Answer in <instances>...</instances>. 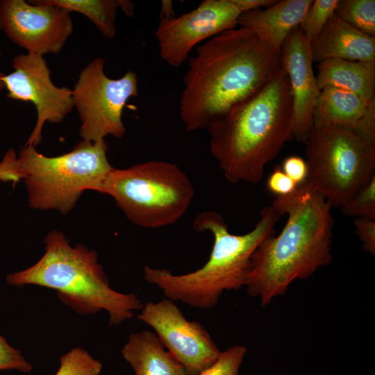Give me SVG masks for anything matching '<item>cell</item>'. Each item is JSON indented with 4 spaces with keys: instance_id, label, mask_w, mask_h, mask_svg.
Returning a JSON list of instances; mask_svg holds the SVG:
<instances>
[{
    "instance_id": "cell-1",
    "label": "cell",
    "mask_w": 375,
    "mask_h": 375,
    "mask_svg": "<svg viewBox=\"0 0 375 375\" xmlns=\"http://www.w3.org/2000/svg\"><path fill=\"white\" fill-rule=\"evenodd\" d=\"M188 63L179 101L188 131L206 130L261 90L281 67V51L241 26L198 46Z\"/></svg>"
},
{
    "instance_id": "cell-2",
    "label": "cell",
    "mask_w": 375,
    "mask_h": 375,
    "mask_svg": "<svg viewBox=\"0 0 375 375\" xmlns=\"http://www.w3.org/2000/svg\"><path fill=\"white\" fill-rule=\"evenodd\" d=\"M271 206L280 216L287 215V222L278 236L267 237L253 253L245 285L262 306L333 259L332 206L306 181L292 193L276 197Z\"/></svg>"
},
{
    "instance_id": "cell-3",
    "label": "cell",
    "mask_w": 375,
    "mask_h": 375,
    "mask_svg": "<svg viewBox=\"0 0 375 375\" xmlns=\"http://www.w3.org/2000/svg\"><path fill=\"white\" fill-rule=\"evenodd\" d=\"M292 100L281 65L261 90L233 106L211 124L210 150L231 183H257L265 166L292 138Z\"/></svg>"
},
{
    "instance_id": "cell-4",
    "label": "cell",
    "mask_w": 375,
    "mask_h": 375,
    "mask_svg": "<svg viewBox=\"0 0 375 375\" xmlns=\"http://www.w3.org/2000/svg\"><path fill=\"white\" fill-rule=\"evenodd\" d=\"M280 217L271 205L267 206L251 231L235 235L230 233L219 213L203 212L196 217L193 228L197 232H209L213 236L207 262L194 272L176 275L167 269L146 265L144 280L174 301L201 309L211 308L225 290H238L246 285L251 256L263 240L274 234Z\"/></svg>"
},
{
    "instance_id": "cell-5",
    "label": "cell",
    "mask_w": 375,
    "mask_h": 375,
    "mask_svg": "<svg viewBox=\"0 0 375 375\" xmlns=\"http://www.w3.org/2000/svg\"><path fill=\"white\" fill-rule=\"evenodd\" d=\"M44 242L42 258L26 269L8 274V285H36L57 290L58 298L80 314L106 310L110 326L121 324L142 309L144 304L137 294L110 288L94 250L81 244L72 247L65 235L55 230Z\"/></svg>"
},
{
    "instance_id": "cell-6",
    "label": "cell",
    "mask_w": 375,
    "mask_h": 375,
    "mask_svg": "<svg viewBox=\"0 0 375 375\" xmlns=\"http://www.w3.org/2000/svg\"><path fill=\"white\" fill-rule=\"evenodd\" d=\"M105 139L82 140L66 153L49 157L24 145L17 156L33 209H54L69 213L85 190L101 193L113 169L107 158Z\"/></svg>"
},
{
    "instance_id": "cell-7",
    "label": "cell",
    "mask_w": 375,
    "mask_h": 375,
    "mask_svg": "<svg viewBox=\"0 0 375 375\" xmlns=\"http://www.w3.org/2000/svg\"><path fill=\"white\" fill-rule=\"evenodd\" d=\"M101 193L110 195L127 218L146 228L172 225L188 210L194 188L176 164L149 160L126 169H115Z\"/></svg>"
},
{
    "instance_id": "cell-8",
    "label": "cell",
    "mask_w": 375,
    "mask_h": 375,
    "mask_svg": "<svg viewBox=\"0 0 375 375\" xmlns=\"http://www.w3.org/2000/svg\"><path fill=\"white\" fill-rule=\"evenodd\" d=\"M374 144L349 128L314 120L304 143L306 182L332 207L342 208L375 176Z\"/></svg>"
},
{
    "instance_id": "cell-9",
    "label": "cell",
    "mask_w": 375,
    "mask_h": 375,
    "mask_svg": "<svg viewBox=\"0 0 375 375\" xmlns=\"http://www.w3.org/2000/svg\"><path fill=\"white\" fill-rule=\"evenodd\" d=\"M104 60L97 58L88 64L72 90L81 123L80 136L92 142L108 135L124 137L123 109L130 98L138 97L137 74L129 70L119 78H110L104 72Z\"/></svg>"
},
{
    "instance_id": "cell-10",
    "label": "cell",
    "mask_w": 375,
    "mask_h": 375,
    "mask_svg": "<svg viewBox=\"0 0 375 375\" xmlns=\"http://www.w3.org/2000/svg\"><path fill=\"white\" fill-rule=\"evenodd\" d=\"M1 30L27 53L58 54L73 31L70 12L47 0H2Z\"/></svg>"
},
{
    "instance_id": "cell-11",
    "label": "cell",
    "mask_w": 375,
    "mask_h": 375,
    "mask_svg": "<svg viewBox=\"0 0 375 375\" xmlns=\"http://www.w3.org/2000/svg\"><path fill=\"white\" fill-rule=\"evenodd\" d=\"M138 318L154 330L188 375H198L222 352L208 331L200 323L188 320L171 299L145 303Z\"/></svg>"
},
{
    "instance_id": "cell-12",
    "label": "cell",
    "mask_w": 375,
    "mask_h": 375,
    "mask_svg": "<svg viewBox=\"0 0 375 375\" xmlns=\"http://www.w3.org/2000/svg\"><path fill=\"white\" fill-rule=\"evenodd\" d=\"M14 71L2 77L7 97L30 101L35 107L37 121L25 145L35 147L42 140L46 122L58 124L74 108L72 90L55 85L50 70L43 56L27 53L12 60Z\"/></svg>"
},
{
    "instance_id": "cell-13",
    "label": "cell",
    "mask_w": 375,
    "mask_h": 375,
    "mask_svg": "<svg viewBox=\"0 0 375 375\" xmlns=\"http://www.w3.org/2000/svg\"><path fill=\"white\" fill-rule=\"evenodd\" d=\"M240 14L232 0H203L187 13L160 19L155 33L160 58L180 67L199 42L236 28Z\"/></svg>"
},
{
    "instance_id": "cell-14",
    "label": "cell",
    "mask_w": 375,
    "mask_h": 375,
    "mask_svg": "<svg viewBox=\"0 0 375 375\" xmlns=\"http://www.w3.org/2000/svg\"><path fill=\"white\" fill-rule=\"evenodd\" d=\"M281 60L288 76L292 95V138L304 144L313 124L314 109L320 90L312 69L310 42L299 26L283 42Z\"/></svg>"
},
{
    "instance_id": "cell-15",
    "label": "cell",
    "mask_w": 375,
    "mask_h": 375,
    "mask_svg": "<svg viewBox=\"0 0 375 375\" xmlns=\"http://www.w3.org/2000/svg\"><path fill=\"white\" fill-rule=\"evenodd\" d=\"M349 128L375 143V100L334 88L320 90L313 121Z\"/></svg>"
},
{
    "instance_id": "cell-16",
    "label": "cell",
    "mask_w": 375,
    "mask_h": 375,
    "mask_svg": "<svg viewBox=\"0 0 375 375\" xmlns=\"http://www.w3.org/2000/svg\"><path fill=\"white\" fill-rule=\"evenodd\" d=\"M310 49L313 62L332 58L375 62V37L357 30L335 13L310 44Z\"/></svg>"
},
{
    "instance_id": "cell-17",
    "label": "cell",
    "mask_w": 375,
    "mask_h": 375,
    "mask_svg": "<svg viewBox=\"0 0 375 375\" xmlns=\"http://www.w3.org/2000/svg\"><path fill=\"white\" fill-rule=\"evenodd\" d=\"M312 0H282L265 9L240 14L238 25L247 28L281 51L290 32L299 26Z\"/></svg>"
},
{
    "instance_id": "cell-18",
    "label": "cell",
    "mask_w": 375,
    "mask_h": 375,
    "mask_svg": "<svg viewBox=\"0 0 375 375\" xmlns=\"http://www.w3.org/2000/svg\"><path fill=\"white\" fill-rule=\"evenodd\" d=\"M121 352L135 375H188L183 366L152 331L132 333Z\"/></svg>"
},
{
    "instance_id": "cell-19",
    "label": "cell",
    "mask_w": 375,
    "mask_h": 375,
    "mask_svg": "<svg viewBox=\"0 0 375 375\" xmlns=\"http://www.w3.org/2000/svg\"><path fill=\"white\" fill-rule=\"evenodd\" d=\"M318 88H334L353 93L367 101L375 100V62L332 58L319 62Z\"/></svg>"
},
{
    "instance_id": "cell-20",
    "label": "cell",
    "mask_w": 375,
    "mask_h": 375,
    "mask_svg": "<svg viewBox=\"0 0 375 375\" xmlns=\"http://www.w3.org/2000/svg\"><path fill=\"white\" fill-rule=\"evenodd\" d=\"M64 8L69 12H77L87 17L108 39L116 34V16L119 0H47Z\"/></svg>"
},
{
    "instance_id": "cell-21",
    "label": "cell",
    "mask_w": 375,
    "mask_h": 375,
    "mask_svg": "<svg viewBox=\"0 0 375 375\" xmlns=\"http://www.w3.org/2000/svg\"><path fill=\"white\" fill-rule=\"evenodd\" d=\"M335 14L362 33L375 37L374 0H339Z\"/></svg>"
},
{
    "instance_id": "cell-22",
    "label": "cell",
    "mask_w": 375,
    "mask_h": 375,
    "mask_svg": "<svg viewBox=\"0 0 375 375\" xmlns=\"http://www.w3.org/2000/svg\"><path fill=\"white\" fill-rule=\"evenodd\" d=\"M338 0H315L306 10L299 28L310 41H315L328 19L335 13Z\"/></svg>"
},
{
    "instance_id": "cell-23",
    "label": "cell",
    "mask_w": 375,
    "mask_h": 375,
    "mask_svg": "<svg viewBox=\"0 0 375 375\" xmlns=\"http://www.w3.org/2000/svg\"><path fill=\"white\" fill-rule=\"evenodd\" d=\"M102 364L87 351L76 347L60 358V367L55 375H99Z\"/></svg>"
},
{
    "instance_id": "cell-24",
    "label": "cell",
    "mask_w": 375,
    "mask_h": 375,
    "mask_svg": "<svg viewBox=\"0 0 375 375\" xmlns=\"http://www.w3.org/2000/svg\"><path fill=\"white\" fill-rule=\"evenodd\" d=\"M341 209L347 217L375 219V176Z\"/></svg>"
},
{
    "instance_id": "cell-25",
    "label": "cell",
    "mask_w": 375,
    "mask_h": 375,
    "mask_svg": "<svg viewBox=\"0 0 375 375\" xmlns=\"http://www.w3.org/2000/svg\"><path fill=\"white\" fill-rule=\"evenodd\" d=\"M247 353V347L235 344L222 351L217 360L198 375H239Z\"/></svg>"
},
{
    "instance_id": "cell-26",
    "label": "cell",
    "mask_w": 375,
    "mask_h": 375,
    "mask_svg": "<svg viewBox=\"0 0 375 375\" xmlns=\"http://www.w3.org/2000/svg\"><path fill=\"white\" fill-rule=\"evenodd\" d=\"M9 369L29 373L33 367L19 350L10 346L0 335V370Z\"/></svg>"
},
{
    "instance_id": "cell-27",
    "label": "cell",
    "mask_w": 375,
    "mask_h": 375,
    "mask_svg": "<svg viewBox=\"0 0 375 375\" xmlns=\"http://www.w3.org/2000/svg\"><path fill=\"white\" fill-rule=\"evenodd\" d=\"M267 186L272 193L278 197L292 193L298 185L283 172L280 166H276L267 179Z\"/></svg>"
},
{
    "instance_id": "cell-28",
    "label": "cell",
    "mask_w": 375,
    "mask_h": 375,
    "mask_svg": "<svg viewBox=\"0 0 375 375\" xmlns=\"http://www.w3.org/2000/svg\"><path fill=\"white\" fill-rule=\"evenodd\" d=\"M355 233L362 243L365 251L375 256V219L356 218L354 220Z\"/></svg>"
},
{
    "instance_id": "cell-29",
    "label": "cell",
    "mask_w": 375,
    "mask_h": 375,
    "mask_svg": "<svg viewBox=\"0 0 375 375\" xmlns=\"http://www.w3.org/2000/svg\"><path fill=\"white\" fill-rule=\"evenodd\" d=\"M283 172L298 185L307 180L308 167L306 160L297 156L284 159L281 166Z\"/></svg>"
},
{
    "instance_id": "cell-30",
    "label": "cell",
    "mask_w": 375,
    "mask_h": 375,
    "mask_svg": "<svg viewBox=\"0 0 375 375\" xmlns=\"http://www.w3.org/2000/svg\"><path fill=\"white\" fill-rule=\"evenodd\" d=\"M23 179L15 151L9 149L0 162V181L17 183Z\"/></svg>"
},
{
    "instance_id": "cell-31",
    "label": "cell",
    "mask_w": 375,
    "mask_h": 375,
    "mask_svg": "<svg viewBox=\"0 0 375 375\" xmlns=\"http://www.w3.org/2000/svg\"><path fill=\"white\" fill-rule=\"evenodd\" d=\"M241 13L260 9L261 8H268L277 2L275 0H232Z\"/></svg>"
},
{
    "instance_id": "cell-32",
    "label": "cell",
    "mask_w": 375,
    "mask_h": 375,
    "mask_svg": "<svg viewBox=\"0 0 375 375\" xmlns=\"http://www.w3.org/2000/svg\"><path fill=\"white\" fill-rule=\"evenodd\" d=\"M160 19H170L175 17L173 3L172 1H162Z\"/></svg>"
},
{
    "instance_id": "cell-33",
    "label": "cell",
    "mask_w": 375,
    "mask_h": 375,
    "mask_svg": "<svg viewBox=\"0 0 375 375\" xmlns=\"http://www.w3.org/2000/svg\"><path fill=\"white\" fill-rule=\"evenodd\" d=\"M119 8L129 17H133L134 15V4L128 0H119Z\"/></svg>"
},
{
    "instance_id": "cell-34",
    "label": "cell",
    "mask_w": 375,
    "mask_h": 375,
    "mask_svg": "<svg viewBox=\"0 0 375 375\" xmlns=\"http://www.w3.org/2000/svg\"><path fill=\"white\" fill-rule=\"evenodd\" d=\"M3 75L4 74L3 73L0 72V90L5 88L3 82L2 81V77Z\"/></svg>"
},
{
    "instance_id": "cell-35",
    "label": "cell",
    "mask_w": 375,
    "mask_h": 375,
    "mask_svg": "<svg viewBox=\"0 0 375 375\" xmlns=\"http://www.w3.org/2000/svg\"><path fill=\"white\" fill-rule=\"evenodd\" d=\"M0 30H1V20H0Z\"/></svg>"
},
{
    "instance_id": "cell-36",
    "label": "cell",
    "mask_w": 375,
    "mask_h": 375,
    "mask_svg": "<svg viewBox=\"0 0 375 375\" xmlns=\"http://www.w3.org/2000/svg\"><path fill=\"white\" fill-rule=\"evenodd\" d=\"M1 57V49H0V58Z\"/></svg>"
}]
</instances>
